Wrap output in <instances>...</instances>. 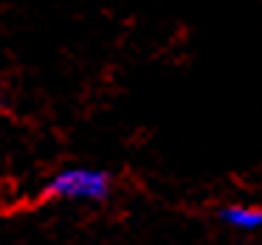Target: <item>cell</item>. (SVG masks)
<instances>
[{
    "label": "cell",
    "instance_id": "6da1fadb",
    "mask_svg": "<svg viewBox=\"0 0 262 245\" xmlns=\"http://www.w3.org/2000/svg\"><path fill=\"white\" fill-rule=\"evenodd\" d=\"M107 192H110L107 175L102 169H91V166L62 169L48 183V194L65 200H102Z\"/></svg>",
    "mask_w": 262,
    "mask_h": 245
},
{
    "label": "cell",
    "instance_id": "7a4b0ae2",
    "mask_svg": "<svg viewBox=\"0 0 262 245\" xmlns=\"http://www.w3.org/2000/svg\"><path fill=\"white\" fill-rule=\"evenodd\" d=\"M220 217L231 228H239V231L262 228V209H256V206H226L220 211Z\"/></svg>",
    "mask_w": 262,
    "mask_h": 245
}]
</instances>
